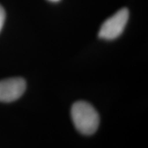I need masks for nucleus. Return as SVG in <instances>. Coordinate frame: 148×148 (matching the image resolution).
<instances>
[{"instance_id":"1","label":"nucleus","mask_w":148,"mask_h":148,"mask_svg":"<svg viewBox=\"0 0 148 148\" xmlns=\"http://www.w3.org/2000/svg\"><path fill=\"white\" fill-rule=\"evenodd\" d=\"M71 116L77 131L84 135L94 134L100 124V117L95 108L86 101H77L72 106Z\"/></svg>"},{"instance_id":"2","label":"nucleus","mask_w":148,"mask_h":148,"mask_svg":"<svg viewBox=\"0 0 148 148\" xmlns=\"http://www.w3.org/2000/svg\"><path fill=\"white\" fill-rule=\"evenodd\" d=\"M129 12L123 8L104 21L102 24L99 37L105 40H114L121 35L127 25Z\"/></svg>"},{"instance_id":"3","label":"nucleus","mask_w":148,"mask_h":148,"mask_svg":"<svg viewBox=\"0 0 148 148\" xmlns=\"http://www.w3.org/2000/svg\"><path fill=\"white\" fill-rule=\"evenodd\" d=\"M26 82L21 77L0 81V101L12 102L19 99L26 90Z\"/></svg>"},{"instance_id":"4","label":"nucleus","mask_w":148,"mask_h":148,"mask_svg":"<svg viewBox=\"0 0 148 148\" xmlns=\"http://www.w3.org/2000/svg\"><path fill=\"white\" fill-rule=\"evenodd\" d=\"M5 11L3 9V8L0 5V32L3 27L4 21H5Z\"/></svg>"},{"instance_id":"5","label":"nucleus","mask_w":148,"mask_h":148,"mask_svg":"<svg viewBox=\"0 0 148 148\" xmlns=\"http://www.w3.org/2000/svg\"><path fill=\"white\" fill-rule=\"evenodd\" d=\"M49 1H51V2H58L60 0H49Z\"/></svg>"}]
</instances>
